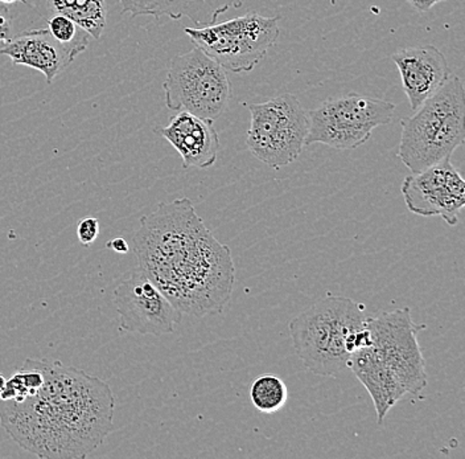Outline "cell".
<instances>
[{
    "instance_id": "obj_1",
    "label": "cell",
    "mask_w": 465,
    "mask_h": 459,
    "mask_svg": "<svg viewBox=\"0 0 465 459\" xmlns=\"http://www.w3.org/2000/svg\"><path fill=\"white\" fill-rule=\"evenodd\" d=\"M142 273L182 314L203 318L231 301L235 269L232 251L213 236L187 197L160 203L142 216L134 234Z\"/></svg>"
},
{
    "instance_id": "obj_2",
    "label": "cell",
    "mask_w": 465,
    "mask_h": 459,
    "mask_svg": "<svg viewBox=\"0 0 465 459\" xmlns=\"http://www.w3.org/2000/svg\"><path fill=\"white\" fill-rule=\"evenodd\" d=\"M44 383L20 401L0 400V425L42 459L85 458L113 430L114 394L100 377L43 360Z\"/></svg>"
},
{
    "instance_id": "obj_3",
    "label": "cell",
    "mask_w": 465,
    "mask_h": 459,
    "mask_svg": "<svg viewBox=\"0 0 465 459\" xmlns=\"http://www.w3.org/2000/svg\"><path fill=\"white\" fill-rule=\"evenodd\" d=\"M371 344L356 351L348 367L365 386L376 408L378 425L405 394L420 396L427 386L426 362L418 335L424 324L412 321L409 307L366 319Z\"/></svg>"
},
{
    "instance_id": "obj_4",
    "label": "cell",
    "mask_w": 465,
    "mask_h": 459,
    "mask_svg": "<svg viewBox=\"0 0 465 459\" xmlns=\"http://www.w3.org/2000/svg\"><path fill=\"white\" fill-rule=\"evenodd\" d=\"M362 304L341 295H325L290 322L296 355L313 374L337 376L356 351L371 344Z\"/></svg>"
},
{
    "instance_id": "obj_5",
    "label": "cell",
    "mask_w": 465,
    "mask_h": 459,
    "mask_svg": "<svg viewBox=\"0 0 465 459\" xmlns=\"http://www.w3.org/2000/svg\"><path fill=\"white\" fill-rule=\"evenodd\" d=\"M398 158L417 174L450 158L465 139V95L460 77L450 75L443 85L401 119Z\"/></svg>"
},
{
    "instance_id": "obj_6",
    "label": "cell",
    "mask_w": 465,
    "mask_h": 459,
    "mask_svg": "<svg viewBox=\"0 0 465 459\" xmlns=\"http://www.w3.org/2000/svg\"><path fill=\"white\" fill-rule=\"evenodd\" d=\"M163 89L168 109L212 122L225 113L232 97L225 69L196 45L171 60Z\"/></svg>"
},
{
    "instance_id": "obj_7",
    "label": "cell",
    "mask_w": 465,
    "mask_h": 459,
    "mask_svg": "<svg viewBox=\"0 0 465 459\" xmlns=\"http://www.w3.org/2000/svg\"><path fill=\"white\" fill-rule=\"evenodd\" d=\"M281 16L258 13L226 20L220 25L184 28L194 45L232 74L252 72L278 42Z\"/></svg>"
},
{
    "instance_id": "obj_8",
    "label": "cell",
    "mask_w": 465,
    "mask_h": 459,
    "mask_svg": "<svg viewBox=\"0 0 465 459\" xmlns=\"http://www.w3.org/2000/svg\"><path fill=\"white\" fill-rule=\"evenodd\" d=\"M246 146L270 168L284 167L303 153L310 132V115L301 101L290 93L266 103L250 105Z\"/></svg>"
},
{
    "instance_id": "obj_9",
    "label": "cell",
    "mask_w": 465,
    "mask_h": 459,
    "mask_svg": "<svg viewBox=\"0 0 465 459\" xmlns=\"http://www.w3.org/2000/svg\"><path fill=\"white\" fill-rule=\"evenodd\" d=\"M395 105L356 93L328 98L310 110L305 146L320 144L334 150H354L371 139L373 130L391 124Z\"/></svg>"
},
{
    "instance_id": "obj_10",
    "label": "cell",
    "mask_w": 465,
    "mask_h": 459,
    "mask_svg": "<svg viewBox=\"0 0 465 459\" xmlns=\"http://www.w3.org/2000/svg\"><path fill=\"white\" fill-rule=\"evenodd\" d=\"M113 298L119 315V330L124 333L164 335L173 333L183 319V314L139 269L115 287Z\"/></svg>"
},
{
    "instance_id": "obj_11",
    "label": "cell",
    "mask_w": 465,
    "mask_h": 459,
    "mask_svg": "<svg viewBox=\"0 0 465 459\" xmlns=\"http://www.w3.org/2000/svg\"><path fill=\"white\" fill-rule=\"evenodd\" d=\"M401 193L412 214L440 216L449 225H458L465 205V180L450 158L407 176Z\"/></svg>"
},
{
    "instance_id": "obj_12",
    "label": "cell",
    "mask_w": 465,
    "mask_h": 459,
    "mask_svg": "<svg viewBox=\"0 0 465 459\" xmlns=\"http://www.w3.org/2000/svg\"><path fill=\"white\" fill-rule=\"evenodd\" d=\"M391 57L400 71L412 112L434 95L450 75L447 57L434 45L410 46Z\"/></svg>"
},
{
    "instance_id": "obj_13",
    "label": "cell",
    "mask_w": 465,
    "mask_h": 459,
    "mask_svg": "<svg viewBox=\"0 0 465 459\" xmlns=\"http://www.w3.org/2000/svg\"><path fill=\"white\" fill-rule=\"evenodd\" d=\"M156 134L170 142L180 154L184 168H209L216 164L220 138L213 122L187 112H177L167 126L156 127Z\"/></svg>"
},
{
    "instance_id": "obj_14",
    "label": "cell",
    "mask_w": 465,
    "mask_h": 459,
    "mask_svg": "<svg viewBox=\"0 0 465 459\" xmlns=\"http://www.w3.org/2000/svg\"><path fill=\"white\" fill-rule=\"evenodd\" d=\"M0 55L10 57L14 65H25L40 72L48 85L75 59L68 49L58 45L46 28L15 35L5 43Z\"/></svg>"
},
{
    "instance_id": "obj_15",
    "label": "cell",
    "mask_w": 465,
    "mask_h": 459,
    "mask_svg": "<svg viewBox=\"0 0 465 459\" xmlns=\"http://www.w3.org/2000/svg\"><path fill=\"white\" fill-rule=\"evenodd\" d=\"M122 14L131 16H153L156 20L168 17L180 20L188 17L194 25H214L218 17L232 8L242 7L243 0H118Z\"/></svg>"
},
{
    "instance_id": "obj_16",
    "label": "cell",
    "mask_w": 465,
    "mask_h": 459,
    "mask_svg": "<svg viewBox=\"0 0 465 459\" xmlns=\"http://www.w3.org/2000/svg\"><path fill=\"white\" fill-rule=\"evenodd\" d=\"M49 13L68 16L93 39L100 40L107 25L106 0H46Z\"/></svg>"
},
{
    "instance_id": "obj_17",
    "label": "cell",
    "mask_w": 465,
    "mask_h": 459,
    "mask_svg": "<svg viewBox=\"0 0 465 459\" xmlns=\"http://www.w3.org/2000/svg\"><path fill=\"white\" fill-rule=\"evenodd\" d=\"M250 400L254 408L262 414H274L286 405L289 389L281 377L264 374L252 382Z\"/></svg>"
},
{
    "instance_id": "obj_18",
    "label": "cell",
    "mask_w": 465,
    "mask_h": 459,
    "mask_svg": "<svg viewBox=\"0 0 465 459\" xmlns=\"http://www.w3.org/2000/svg\"><path fill=\"white\" fill-rule=\"evenodd\" d=\"M48 28L51 36L68 49L73 56L77 57L78 55L86 51L89 45V35L86 34L80 25H75L68 16L61 15V14H54L48 20Z\"/></svg>"
},
{
    "instance_id": "obj_19",
    "label": "cell",
    "mask_w": 465,
    "mask_h": 459,
    "mask_svg": "<svg viewBox=\"0 0 465 459\" xmlns=\"http://www.w3.org/2000/svg\"><path fill=\"white\" fill-rule=\"evenodd\" d=\"M100 234V222L95 217H85L78 222L77 237L83 245L90 246Z\"/></svg>"
},
{
    "instance_id": "obj_20",
    "label": "cell",
    "mask_w": 465,
    "mask_h": 459,
    "mask_svg": "<svg viewBox=\"0 0 465 459\" xmlns=\"http://www.w3.org/2000/svg\"><path fill=\"white\" fill-rule=\"evenodd\" d=\"M13 15L7 5H0V43H7L13 35Z\"/></svg>"
},
{
    "instance_id": "obj_21",
    "label": "cell",
    "mask_w": 465,
    "mask_h": 459,
    "mask_svg": "<svg viewBox=\"0 0 465 459\" xmlns=\"http://www.w3.org/2000/svg\"><path fill=\"white\" fill-rule=\"evenodd\" d=\"M417 13L424 14L429 13L434 5L439 3L447 2V0H406Z\"/></svg>"
},
{
    "instance_id": "obj_22",
    "label": "cell",
    "mask_w": 465,
    "mask_h": 459,
    "mask_svg": "<svg viewBox=\"0 0 465 459\" xmlns=\"http://www.w3.org/2000/svg\"><path fill=\"white\" fill-rule=\"evenodd\" d=\"M106 246L119 254H127L130 252L129 243L124 237H115L114 240L109 241Z\"/></svg>"
},
{
    "instance_id": "obj_23",
    "label": "cell",
    "mask_w": 465,
    "mask_h": 459,
    "mask_svg": "<svg viewBox=\"0 0 465 459\" xmlns=\"http://www.w3.org/2000/svg\"><path fill=\"white\" fill-rule=\"evenodd\" d=\"M2 5H15V3H23V5H28V0H0Z\"/></svg>"
}]
</instances>
